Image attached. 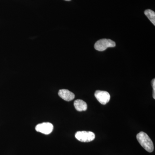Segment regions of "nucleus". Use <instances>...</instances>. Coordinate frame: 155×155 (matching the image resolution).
Instances as JSON below:
<instances>
[{"label": "nucleus", "instance_id": "nucleus-4", "mask_svg": "<svg viewBox=\"0 0 155 155\" xmlns=\"http://www.w3.org/2000/svg\"><path fill=\"white\" fill-rule=\"evenodd\" d=\"M54 129L53 124L50 122H43L36 125L35 130L37 131L45 134H49L52 132Z\"/></svg>", "mask_w": 155, "mask_h": 155}, {"label": "nucleus", "instance_id": "nucleus-7", "mask_svg": "<svg viewBox=\"0 0 155 155\" xmlns=\"http://www.w3.org/2000/svg\"><path fill=\"white\" fill-rule=\"evenodd\" d=\"M74 106L77 111H81L86 110L87 109V104L82 100H75L74 103Z\"/></svg>", "mask_w": 155, "mask_h": 155}, {"label": "nucleus", "instance_id": "nucleus-8", "mask_svg": "<svg viewBox=\"0 0 155 155\" xmlns=\"http://www.w3.org/2000/svg\"><path fill=\"white\" fill-rule=\"evenodd\" d=\"M144 14L147 17L152 23L155 25V13L154 11H152L150 9L145 10L144 11Z\"/></svg>", "mask_w": 155, "mask_h": 155}, {"label": "nucleus", "instance_id": "nucleus-10", "mask_svg": "<svg viewBox=\"0 0 155 155\" xmlns=\"http://www.w3.org/2000/svg\"><path fill=\"white\" fill-rule=\"evenodd\" d=\"M65 1H71V0H65Z\"/></svg>", "mask_w": 155, "mask_h": 155}, {"label": "nucleus", "instance_id": "nucleus-3", "mask_svg": "<svg viewBox=\"0 0 155 155\" xmlns=\"http://www.w3.org/2000/svg\"><path fill=\"white\" fill-rule=\"evenodd\" d=\"M75 137L81 142H89L94 139L95 135L91 131H79L75 134Z\"/></svg>", "mask_w": 155, "mask_h": 155}, {"label": "nucleus", "instance_id": "nucleus-9", "mask_svg": "<svg viewBox=\"0 0 155 155\" xmlns=\"http://www.w3.org/2000/svg\"><path fill=\"white\" fill-rule=\"evenodd\" d=\"M153 89V97L154 99H155V79H153L151 81Z\"/></svg>", "mask_w": 155, "mask_h": 155}, {"label": "nucleus", "instance_id": "nucleus-1", "mask_svg": "<svg viewBox=\"0 0 155 155\" xmlns=\"http://www.w3.org/2000/svg\"><path fill=\"white\" fill-rule=\"evenodd\" d=\"M137 139L140 144L147 151L152 153L154 150L153 141L146 133L141 131L137 135Z\"/></svg>", "mask_w": 155, "mask_h": 155}, {"label": "nucleus", "instance_id": "nucleus-2", "mask_svg": "<svg viewBox=\"0 0 155 155\" xmlns=\"http://www.w3.org/2000/svg\"><path fill=\"white\" fill-rule=\"evenodd\" d=\"M116 43L110 39H102L97 41L94 45L95 49L100 51H103L107 48L115 47Z\"/></svg>", "mask_w": 155, "mask_h": 155}, {"label": "nucleus", "instance_id": "nucleus-5", "mask_svg": "<svg viewBox=\"0 0 155 155\" xmlns=\"http://www.w3.org/2000/svg\"><path fill=\"white\" fill-rule=\"evenodd\" d=\"M94 96L97 100L101 104L105 105L110 101V96L108 92L97 90L94 93Z\"/></svg>", "mask_w": 155, "mask_h": 155}, {"label": "nucleus", "instance_id": "nucleus-6", "mask_svg": "<svg viewBox=\"0 0 155 155\" xmlns=\"http://www.w3.org/2000/svg\"><path fill=\"white\" fill-rule=\"evenodd\" d=\"M58 95L63 100L70 101L75 98V94L67 89H61L58 92Z\"/></svg>", "mask_w": 155, "mask_h": 155}]
</instances>
